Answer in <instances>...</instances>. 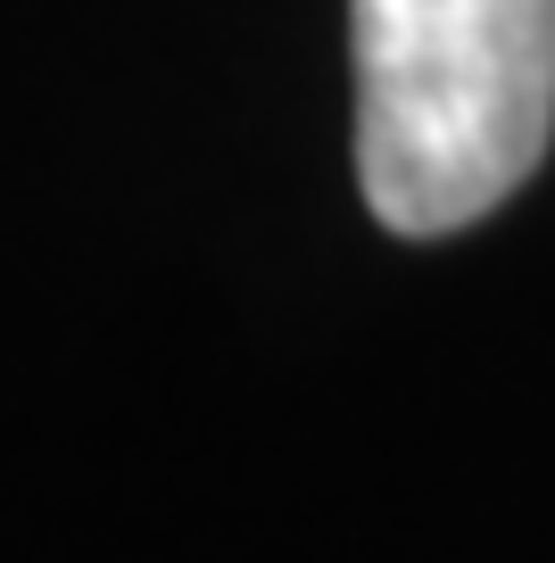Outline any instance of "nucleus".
I'll list each match as a JSON object with an SVG mask.
<instances>
[{"label": "nucleus", "mask_w": 555, "mask_h": 563, "mask_svg": "<svg viewBox=\"0 0 555 563\" xmlns=\"http://www.w3.org/2000/svg\"><path fill=\"white\" fill-rule=\"evenodd\" d=\"M357 183L406 241L481 224L555 141V0H348Z\"/></svg>", "instance_id": "nucleus-1"}]
</instances>
